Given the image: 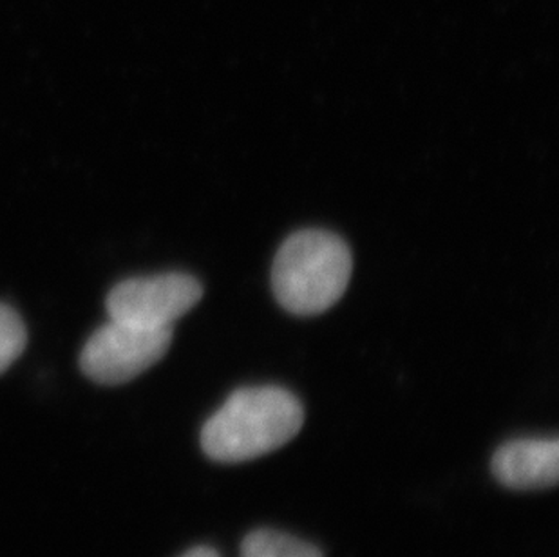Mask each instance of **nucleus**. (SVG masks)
Listing matches in <instances>:
<instances>
[{
  "label": "nucleus",
  "instance_id": "1",
  "mask_svg": "<svg viewBox=\"0 0 559 557\" xmlns=\"http://www.w3.org/2000/svg\"><path fill=\"white\" fill-rule=\"evenodd\" d=\"M302 422L305 410L290 391L277 386L243 388L206 420L201 447L214 462H249L290 442Z\"/></svg>",
  "mask_w": 559,
  "mask_h": 557
},
{
  "label": "nucleus",
  "instance_id": "2",
  "mask_svg": "<svg viewBox=\"0 0 559 557\" xmlns=\"http://www.w3.org/2000/svg\"><path fill=\"white\" fill-rule=\"evenodd\" d=\"M352 269V252L341 237L322 230L297 232L275 256V299L294 316H319L343 297Z\"/></svg>",
  "mask_w": 559,
  "mask_h": 557
},
{
  "label": "nucleus",
  "instance_id": "3",
  "mask_svg": "<svg viewBox=\"0 0 559 557\" xmlns=\"http://www.w3.org/2000/svg\"><path fill=\"white\" fill-rule=\"evenodd\" d=\"M170 342L173 328H140L111 319L85 342L80 368L96 384H126L159 363Z\"/></svg>",
  "mask_w": 559,
  "mask_h": 557
},
{
  "label": "nucleus",
  "instance_id": "4",
  "mask_svg": "<svg viewBox=\"0 0 559 557\" xmlns=\"http://www.w3.org/2000/svg\"><path fill=\"white\" fill-rule=\"evenodd\" d=\"M203 288L192 275L162 274L129 278L111 289L107 313L112 321L140 328H173L200 303Z\"/></svg>",
  "mask_w": 559,
  "mask_h": 557
},
{
  "label": "nucleus",
  "instance_id": "5",
  "mask_svg": "<svg viewBox=\"0 0 559 557\" xmlns=\"http://www.w3.org/2000/svg\"><path fill=\"white\" fill-rule=\"evenodd\" d=\"M492 474L512 490L549 489L558 484V438H518L495 452Z\"/></svg>",
  "mask_w": 559,
  "mask_h": 557
},
{
  "label": "nucleus",
  "instance_id": "6",
  "mask_svg": "<svg viewBox=\"0 0 559 557\" xmlns=\"http://www.w3.org/2000/svg\"><path fill=\"white\" fill-rule=\"evenodd\" d=\"M241 557H322V553L310 543L283 532L259 529L245 537Z\"/></svg>",
  "mask_w": 559,
  "mask_h": 557
},
{
  "label": "nucleus",
  "instance_id": "7",
  "mask_svg": "<svg viewBox=\"0 0 559 557\" xmlns=\"http://www.w3.org/2000/svg\"><path fill=\"white\" fill-rule=\"evenodd\" d=\"M27 333L21 316L0 303V374H4L26 347Z\"/></svg>",
  "mask_w": 559,
  "mask_h": 557
},
{
  "label": "nucleus",
  "instance_id": "8",
  "mask_svg": "<svg viewBox=\"0 0 559 557\" xmlns=\"http://www.w3.org/2000/svg\"><path fill=\"white\" fill-rule=\"evenodd\" d=\"M181 557H219V554L211 547H195L190 548L189 553L183 554Z\"/></svg>",
  "mask_w": 559,
  "mask_h": 557
}]
</instances>
